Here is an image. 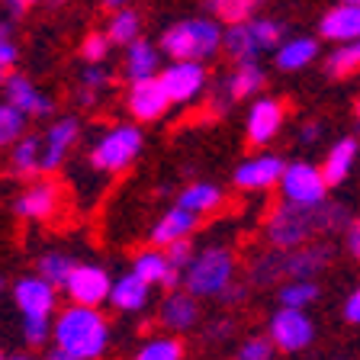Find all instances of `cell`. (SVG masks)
I'll use <instances>...</instances> for the list:
<instances>
[{
	"label": "cell",
	"mask_w": 360,
	"mask_h": 360,
	"mask_svg": "<svg viewBox=\"0 0 360 360\" xmlns=\"http://www.w3.org/2000/svg\"><path fill=\"white\" fill-rule=\"evenodd\" d=\"M171 106H174V100H171V94H167L161 75L142 77V81H129L126 112L139 122V126H142V122H158Z\"/></svg>",
	"instance_id": "12"
},
{
	"label": "cell",
	"mask_w": 360,
	"mask_h": 360,
	"mask_svg": "<svg viewBox=\"0 0 360 360\" xmlns=\"http://www.w3.org/2000/svg\"><path fill=\"white\" fill-rule=\"evenodd\" d=\"M331 264V245L309 241L300 248H274L257 255L248 264L251 286H280L286 280H319L325 267Z\"/></svg>",
	"instance_id": "2"
},
{
	"label": "cell",
	"mask_w": 360,
	"mask_h": 360,
	"mask_svg": "<svg viewBox=\"0 0 360 360\" xmlns=\"http://www.w3.org/2000/svg\"><path fill=\"white\" fill-rule=\"evenodd\" d=\"M354 4H360V0H354Z\"/></svg>",
	"instance_id": "57"
},
{
	"label": "cell",
	"mask_w": 360,
	"mask_h": 360,
	"mask_svg": "<svg viewBox=\"0 0 360 360\" xmlns=\"http://www.w3.org/2000/svg\"><path fill=\"white\" fill-rule=\"evenodd\" d=\"M319 296H322L319 280H286V283L277 286L280 306H290V309H309L319 302Z\"/></svg>",
	"instance_id": "34"
},
{
	"label": "cell",
	"mask_w": 360,
	"mask_h": 360,
	"mask_svg": "<svg viewBox=\"0 0 360 360\" xmlns=\"http://www.w3.org/2000/svg\"><path fill=\"white\" fill-rule=\"evenodd\" d=\"M196 225H200V216H196V212H190V210H184L180 202H174L171 210H167L165 216L151 225L148 241H151V245L167 248L171 241H177V238H190V235L196 232Z\"/></svg>",
	"instance_id": "26"
},
{
	"label": "cell",
	"mask_w": 360,
	"mask_h": 360,
	"mask_svg": "<svg viewBox=\"0 0 360 360\" xmlns=\"http://www.w3.org/2000/svg\"><path fill=\"white\" fill-rule=\"evenodd\" d=\"M13 306L20 315H39V319H55L58 312V286L45 280L42 274H30L13 283Z\"/></svg>",
	"instance_id": "17"
},
{
	"label": "cell",
	"mask_w": 360,
	"mask_h": 360,
	"mask_svg": "<svg viewBox=\"0 0 360 360\" xmlns=\"http://www.w3.org/2000/svg\"><path fill=\"white\" fill-rule=\"evenodd\" d=\"M0 357H4V347H0Z\"/></svg>",
	"instance_id": "56"
},
{
	"label": "cell",
	"mask_w": 360,
	"mask_h": 360,
	"mask_svg": "<svg viewBox=\"0 0 360 360\" xmlns=\"http://www.w3.org/2000/svg\"><path fill=\"white\" fill-rule=\"evenodd\" d=\"M322 235L319 206H296V202H277L264 219V238L274 248H300Z\"/></svg>",
	"instance_id": "6"
},
{
	"label": "cell",
	"mask_w": 360,
	"mask_h": 360,
	"mask_svg": "<svg viewBox=\"0 0 360 360\" xmlns=\"http://www.w3.org/2000/svg\"><path fill=\"white\" fill-rule=\"evenodd\" d=\"M177 286H184V270H180V267H171V270H167V277L165 280H161V290H177Z\"/></svg>",
	"instance_id": "50"
},
{
	"label": "cell",
	"mask_w": 360,
	"mask_h": 360,
	"mask_svg": "<svg viewBox=\"0 0 360 360\" xmlns=\"http://www.w3.org/2000/svg\"><path fill=\"white\" fill-rule=\"evenodd\" d=\"M357 158H360V142L357 139L345 135V139L331 142V148L325 151V161H322V171H325V177H328L331 187H338V184H345V180L351 177Z\"/></svg>",
	"instance_id": "28"
},
{
	"label": "cell",
	"mask_w": 360,
	"mask_h": 360,
	"mask_svg": "<svg viewBox=\"0 0 360 360\" xmlns=\"http://www.w3.org/2000/svg\"><path fill=\"white\" fill-rule=\"evenodd\" d=\"M283 122H286V106L280 103L277 97H261V94H257L245 116L248 142L255 145V148H267V145L283 132Z\"/></svg>",
	"instance_id": "14"
},
{
	"label": "cell",
	"mask_w": 360,
	"mask_h": 360,
	"mask_svg": "<svg viewBox=\"0 0 360 360\" xmlns=\"http://www.w3.org/2000/svg\"><path fill=\"white\" fill-rule=\"evenodd\" d=\"M165 251H167V261H171L174 267H180V270H187V267H190V261L196 257V248H193V241H190V238H177V241H171V245H167Z\"/></svg>",
	"instance_id": "44"
},
{
	"label": "cell",
	"mask_w": 360,
	"mask_h": 360,
	"mask_svg": "<svg viewBox=\"0 0 360 360\" xmlns=\"http://www.w3.org/2000/svg\"><path fill=\"white\" fill-rule=\"evenodd\" d=\"M61 210V187L55 180H32L13 200V216L22 222H49Z\"/></svg>",
	"instance_id": "18"
},
{
	"label": "cell",
	"mask_w": 360,
	"mask_h": 360,
	"mask_svg": "<svg viewBox=\"0 0 360 360\" xmlns=\"http://www.w3.org/2000/svg\"><path fill=\"white\" fill-rule=\"evenodd\" d=\"M0 90H4V100H10V103L26 112L30 120H49L55 112V100L26 75H13V71H10L7 84Z\"/></svg>",
	"instance_id": "19"
},
{
	"label": "cell",
	"mask_w": 360,
	"mask_h": 360,
	"mask_svg": "<svg viewBox=\"0 0 360 360\" xmlns=\"http://www.w3.org/2000/svg\"><path fill=\"white\" fill-rule=\"evenodd\" d=\"M360 71V39H347V42H335L331 55L325 58V75L341 81Z\"/></svg>",
	"instance_id": "33"
},
{
	"label": "cell",
	"mask_w": 360,
	"mask_h": 360,
	"mask_svg": "<svg viewBox=\"0 0 360 360\" xmlns=\"http://www.w3.org/2000/svg\"><path fill=\"white\" fill-rule=\"evenodd\" d=\"M112 328L100 306H81V302H68L65 309L55 312L52 325V345L49 357L55 360H94L106 354L110 347Z\"/></svg>",
	"instance_id": "1"
},
{
	"label": "cell",
	"mask_w": 360,
	"mask_h": 360,
	"mask_svg": "<svg viewBox=\"0 0 360 360\" xmlns=\"http://www.w3.org/2000/svg\"><path fill=\"white\" fill-rule=\"evenodd\" d=\"M112 49H116V45H112V39L106 36V30L103 32L94 30V32H87V36L81 39V49H77V52H81L84 61H106Z\"/></svg>",
	"instance_id": "40"
},
{
	"label": "cell",
	"mask_w": 360,
	"mask_h": 360,
	"mask_svg": "<svg viewBox=\"0 0 360 360\" xmlns=\"http://www.w3.org/2000/svg\"><path fill=\"white\" fill-rule=\"evenodd\" d=\"M81 129L84 126L75 112H68V116H58V120L49 122V129L42 132V171L45 174H55L68 161V155L81 142Z\"/></svg>",
	"instance_id": "16"
},
{
	"label": "cell",
	"mask_w": 360,
	"mask_h": 360,
	"mask_svg": "<svg viewBox=\"0 0 360 360\" xmlns=\"http://www.w3.org/2000/svg\"><path fill=\"white\" fill-rule=\"evenodd\" d=\"M0 292H4V280H0Z\"/></svg>",
	"instance_id": "55"
},
{
	"label": "cell",
	"mask_w": 360,
	"mask_h": 360,
	"mask_svg": "<svg viewBox=\"0 0 360 360\" xmlns=\"http://www.w3.org/2000/svg\"><path fill=\"white\" fill-rule=\"evenodd\" d=\"M112 81H116V75H112V68L106 61H84L81 77H77V90H75V103L81 110L100 106V97L112 87Z\"/></svg>",
	"instance_id": "25"
},
{
	"label": "cell",
	"mask_w": 360,
	"mask_h": 360,
	"mask_svg": "<svg viewBox=\"0 0 360 360\" xmlns=\"http://www.w3.org/2000/svg\"><path fill=\"white\" fill-rule=\"evenodd\" d=\"M345 248L354 261H360V219H354V222L345 229Z\"/></svg>",
	"instance_id": "47"
},
{
	"label": "cell",
	"mask_w": 360,
	"mask_h": 360,
	"mask_svg": "<svg viewBox=\"0 0 360 360\" xmlns=\"http://www.w3.org/2000/svg\"><path fill=\"white\" fill-rule=\"evenodd\" d=\"M30 116L22 110H16L10 100H0V151H10V145L26 132Z\"/></svg>",
	"instance_id": "37"
},
{
	"label": "cell",
	"mask_w": 360,
	"mask_h": 360,
	"mask_svg": "<svg viewBox=\"0 0 360 360\" xmlns=\"http://www.w3.org/2000/svg\"><path fill=\"white\" fill-rule=\"evenodd\" d=\"M222 187H216L212 180H193V184H187V187L177 193V202L184 206V210L196 212V216H210V212H216L219 206H222Z\"/></svg>",
	"instance_id": "29"
},
{
	"label": "cell",
	"mask_w": 360,
	"mask_h": 360,
	"mask_svg": "<svg viewBox=\"0 0 360 360\" xmlns=\"http://www.w3.org/2000/svg\"><path fill=\"white\" fill-rule=\"evenodd\" d=\"M161 61H165V52H161V45L151 42V39L139 36L135 42H129L122 49V77L126 81H142V77H155L161 75Z\"/></svg>",
	"instance_id": "21"
},
{
	"label": "cell",
	"mask_w": 360,
	"mask_h": 360,
	"mask_svg": "<svg viewBox=\"0 0 360 360\" xmlns=\"http://www.w3.org/2000/svg\"><path fill=\"white\" fill-rule=\"evenodd\" d=\"M61 292L68 296V302L103 306V302H110L112 277H110V270L100 267V264H77L75 274L68 277V283L61 286Z\"/></svg>",
	"instance_id": "15"
},
{
	"label": "cell",
	"mask_w": 360,
	"mask_h": 360,
	"mask_svg": "<svg viewBox=\"0 0 360 360\" xmlns=\"http://www.w3.org/2000/svg\"><path fill=\"white\" fill-rule=\"evenodd\" d=\"M267 4L270 0H202V10L229 26V22H241V20L257 16Z\"/></svg>",
	"instance_id": "31"
},
{
	"label": "cell",
	"mask_w": 360,
	"mask_h": 360,
	"mask_svg": "<svg viewBox=\"0 0 360 360\" xmlns=\"http://www.w3.org/2000/svg\"><path fill=\"white\" fill-rule=\"evenodd\" d=\"M148 300H151V283L145 277H139L132 267H129V274H122V277L112 280L110 306L116 309L120 315L142 312V309L148 306Z\"/></svg>",
	"instance_id": "24"
},
{
	"label": "cell",
	"mask_w": 360,
	"mask_h": 360,
	"mask_svg": "<svg viewBox=\"0 0 360 360\" xmlns=\"http://www.w3.org/2000/svg\"><path fill=\"white\" fill-rule=\"evenodd\" d=\"M7 167L16 180L42 177V132H22L7 151Z\"/></svg>",
	"instance_id": "23"
},
{
	"label": "cell",
	"mask_w": 360,
	"mask_h": 360,
	"mask_svg": "<svg viewBox=\"0 0 360 360\" xmlns=\"http://www.w3.org/2000/svg\"><path fill=\"white\" fill-rule=\"evenodd\" d=\"M286 39V26L270 16H251L241 22H229L225 26V42L222 52L232 61H261L267 52H274Z\"/></svg>",
	"instance_id": "5"
},
{
	"label": "cell",
	"mask_w": 360,
	"mask_h": 360,
	"mask_svg": "<svg viewBox=\"0 0 360 360\" xmlns=\"http://www.w3.org/2000/svg\"><path fill=\"white\" fill-rule=\"evenodd\" d=\"M155 322L161 325L171 335H190V331L200 328L202 322V309H200V296L187 290V286H177V290H167L161 306H158Z\"/></svg>",
	"instance_id": "13"
},
{
	"label": "cell",
	"mask_w": 360,
	"mask_h": 360,
	"mask_svg": "<svg viewBox=\"0 0 360 360\" xmlns=\"http://www.w3.org/2000/svg\"><path fill=\"white\" fill-rule=\"evenodd\" d=\"M174 264L167 261V251L161 245H151L148 241V248H142L139 255L132 257V270L139 274V277H145L151 286H161V280L167 277V270H171Z\"/></svg>",
	"instance_id": "32"
},
{
	"label": "cell",
	"mask_w": 360,
	"mask_h": 360,
	"mask_svg": "<svg viewBox=\"0 0 360 360\" xmlns=\"http://www.w3.org/2000/svg\"><path fill=\"white\" fill-rule=\"evenodd\" d=\"M267 335L277 345L280 354H302L315 341V322H312V315H309V309L280 306L277 312L270 315Z\"/></svg>",
	"instance_id": "9"
},
{
	"label": "cell",
	"mask_w": 360,
	"mask_h": 360,
	"mask_svg": "<svg viewBox=\"0 0 360 360\" xmlns=\"http://www.w3.org/2000/svg\"><path fill=\"white\" fill-rule=\"evenodd\" d=\"M77 257L75 255H68V251H45L42 257H39V274H42L45 280H52L55 286H65L68 283V277H71V274H75V267H77Z\"/></svg>",
	"instance_id": "36"
},
{
	"label": "cell",
	"mask_w": 360,
	"mask_h": 360,
	"mask_svg": "<svg viewBox=\"0 0 360 360\" xmlns=\"http://www.w3.org/2000/svg\"><path fill=\"white\" fill-rule=\"evenodd\" d=\"M319 222H322V235H345V229L354 222V212L345 202H328L319 206Z\"/></svg>",
	"instance_id": "39"
},
{
	"label": "cell",
	"mask_w": 360,
	"mask_h": 360,
	"mask_svg": "<svg viewBox=\"0 0 360 360\" xmlns=\"http://www.w3.org/2000/svg\"><path fill=\"white\" fill-rule=\"evenodd\" d=\"M248 292H251V280H248V283H238V280H232V283L219 292L216 300H219V306L235 309V306H241V302L248 300Z\"/></svg>",
	"instance_id": "45"
},
{
	"label": "cell",
	"mask_w": 360,
	"mask_h": 360,
	"mask_svg": "<svg viewBox=\"0 0 360 360\" xmlns=\"http://www.w3.org/2000/svg\"><path fill=\"white\" fill-rule=\"evenodd\" d=\"M145 148V135L139 129V122H120V126H110L94 139L87 151V165L97 174H122L139 161Z\"/></svg>",
	"instance_id": "4"
},
{
	"label": "cell",
	"mask_w": 360,
	"mask_h": 360,
	"mask_svg": "<svg viewBox=\"0 0 360 360\" xmlns=\"http://www.w3.org/2000/svg\"><path fill=\"white\" fill-rule=\"evenodd\" d=\"M235 274H238V261L232 251L222 245H206L202 251H196L190 267L184 270V286L200 300H216L235 280Z\"/></svg>",
	"instance_id": "7"
},
{
	"label": "cell",
	"mask_w": 360,
	"mask_h": 360,
	"mask_svg": "<svg viewBox=\"0 0 360 360\" xmlns=\"http://www.w3.org/2000/svg\"><path fill=\"white\" fill-rule=\"evenodd\" d=\"M345 322L347 325H360V286L345 300Z\"/></svg>",
	"instance_id": "48"
},
{
	"label": "cell",
	"mask_w": 360,
	"mask_h": 360,
	"mask_svg": "<svg viewBox=\"0 0 360 360\" xmlns=\"http://www.w3.org/2000/svg\"><path fill=\"white\" fill-rule=\"evenodd\" d=\"M315 58H319V39L312 36H290L274 49V65L286 75L306 71L309 65H315Z\"/></svg>",
	"instance_id": "27"
},
{
	"label": "cell",
	"mask_w": 360,
	"mask_h": 360,
	"mask_svg": "<svg viewBox=\"0 0 360 360\" xmlns=\"http://www.w3.org/2000/svg\"><path fill=\"white\" fill-rule=\"evenodd\" d=\"M52 325L55 319H39V315H22L20 322V338L22 345L30 347V351H49V345H52Z\"/></svg>",
	"instance_id": "38"
},
{
	"label": "cell",
	"mask_w": 360,
	"mask_h": 360,
	"mask_svg": "<svg viewBox=\"0 0 360 360\" xmlns=\"http://www.w3.org/2000/svg\"><path fill=\"white\" fill-rule=\"evenodd\" d=\"M61 4H65V0H49V7H61Z\"/></svg>",
	"instance_id": "54"
},
{
	"label": "cell",
	"mask_w": 360,
	"mask_h": 360,
	"mask_svg": "<svg viewBox=\"0 0 360 360\" xmlns=\"http://www.w3.org/2000/svg\"><path fill=\"white\" fill-rule=\"evenodd\" d=\"M235 331H238V322H235L232 315H216L210 322H202V341H206V345H222Z\"/></svg>",
	"instance_id": "41"
},
{
	"label": "cell",
	"mask_w": 360,
	"mask_h": 360,
	"mask_svg": "<svg viewBox=\"0 0 360 360\" xmlns=\"http://www.w3.org/2000/svg\"><path fill=\"white\" fill-rule=\"evenodd\" d=\"M354 116H357V122H360V97H357V103H354Z\"/></svg>",
	"instance_id": "53"
},
{
	"label": "cell",
	"mask_w": 360,
	"mask_h": 360,
	"mask_svg": "<svg viewBox=\"0 0 360 360\" xmlns=\"http://www.w3.org/2000/svg\"><path fill=\"white\" fill-rule=\"evenodd\" d=\"M161 81H165L174 106H187L210 90V71H206V61H187V58L174 61L171 58L161 68Z\"/></svg>",
	"instance_id": "10"
},
{
	"label": "cell",
	"mask_w": 360,
	"mask_h": 360,
	"mask_svg": "<svg viewBox=\"0 0 360 360\" xmlns=\"http://www.w3.org/2000/svg\"><path fill=\"white\" fill-rule=\"evenodd\" d=\"M267 84V71L261 61H235L232 71L222 77V97L219 103H238V100H255Z\"/></svg>",
	"instance_id": "20"
},
{
	"label": "cell",
	"mask_w": 360,
	"mask_h": 360,
	"mask_svg": "<svg viewBox=\"0 0 360 360\" xmlns=\"http://www.w3.org/2000/svg\"><path fill=\"white\" fill-rule=\"evenodd\" d=\"M325 135V126L322 120H309L300 126V132H296V139H300V145H319V139Z\"/></svg>",
	"instance_id": "46"
},
{
	"label": "cell",
	"mask_w": 360,
	"mask_h": 360,
	"mask_svg": "<svg viewBox=\"0 0 360 360\" xmlns=\"http://www.w3.org/2000/svg\"><path fill=\"white\" fill-rule=\"evenodd\" d=\"M184 354H187V347H184L180 335H171V331H165V335L145 338L142 347L135 351V357H139V360H180Z\"/></svg>",
	"instance_id": "35"
},
{
	"label": "cell",
	"mask_w": 360,
	"mask_h": 360,
	"mask_svg": "<svg viewBox=\"0 0 360 360\" xmlns=\"http://www.w3.org/2000/svg\"><path fill=\"white\" fill-rule=\"evenodd\" d=\"M319 36L325 42H347V39H360V4L354 0H338L335 7H328L319 20Z\"/></svg>",
	"instance_id": "22"
},
{
	"label": "cell",
	"mask_w": 360,
	"mask_h": 360,
	"mask_svg": "<svg viewBox=\"0 0 360 360\" xmlns=\"http://www.w3.org/2000/svg\"><path fill=\"white\" fill-rule=\"evenodd\" d=\"M225 42V22L216 16H184V20L165 26V32L158 36V45L165 58H187V61H210L222 52Z\"/></svg>",
	"instance_id": "3"
},
{
	"label": "cell",
	"mask_w": 360,
	"mask_h": 360,
	"mask_svg": "<svg viewBox=\"0 0 360 360\" xmlns=\"http://www.w3.org/2000/svg\"><path fill=\"white\" fill-rule=\"evenodd\" d=\"M103 30H106V36L112 39L116 49H126L129 42H135V39L142 36V13L132 7H116Z\"/></svg>",
	"instance_id": "30"
},
{
	"label": "cell",
	"mask_w": 360,
	"mask_h": 360,
	"mask_svg": "<svg viewBox=\"0 0 360 360\" xmlns=\"http://www.w3.org/2000/svg\"><path fill=\"white\" fill-rule=\"evenodd\" d=\"M274 354H280V351H277V345L270 341V335H251L248 341H241V347H238L241 360H270Z\"/></svg>",
	"instance_id": "42"
},
{
	"label": "cell",
	"mask_w": 360,
	"mask_h": 360,
	"mask_svg": "<svg viewBox=\"0 0 360 360\" xmlns=\"http://www.w3.org/2000/svg\"><path fill=\"white\" fill-rule=\"evenodd\" d=\"M103 4H106V7H112V10H116V7H129L132 0H103Z\"/></svg>",
	"instance_id": "51"
},
{
	"label": "cell",
	"mask_w": 360,
	"mask_h": 360,
	"mask_svg": "<svg viewBox=\"0 0 360 360\" xmlns=\"http://www.w3.org/2000/svg\"><path fill=\"white\" fill-rule=\"evenodd\" d=\"M328 177L312 161H286V171L280 177V196L296 206H322L328 200Z\"/></svg>",
	"instance_id": "8"
},
{
	"label": "cell",
	"mask_w": 360,
	"mask_h": 360,
	"mask_svg": "<svg viewBox=\"0 0 360 360\" xmlns=\"http://www.w3.org/2000/svg\"><path fill=\"white\" fill-rule=\"evenodd\" d=\"M16 58H20V45H16V39H13V26H10L7 20H0V65L13 71Z\"/></svg>",
	"instance_id": "43"
},
{
	"label": "cell",
	"mask_w": 360,
	"mask_h": 360,
	"mask_svg": "<svg viewBox=\"0 0 360 360\" xmlns=\"http://www.w3.org/2000/svg\"><path fill=\"white\" fill-rule=\"evenodd\" d=\"M39 0H4V7H7L10 16H22V13H30L32 7H36Z\"/></svg>",
	"instance_id": "49"
},
{
	"label": "cell",
	"mask_w": 360,
	"mask_h": 360,
	"mask_svg": "<svg viewBox=\"0 0 360 360\" xmlns=\"http://www.w3.org/2000/svg\"><path fill=\"white\" fill-rule=\"evenodd\" d=\"M286 171V161L274 151H257L238 161L232 171V184L245 193H267V190L280 187V177Z\"/></svg>",
	"instance_id": "11"
},
{
	"label": "cell",
	"mask_w": 360,
	"mask_h": 360,
	"mask_svg": "<svg viewBox=\"0 0 360 360\" xmlns=\"http://www.w3.org/2000/svg\"><path fill=\"white\" fill-rule=\"evenodd\" d=\"M7 77H10V68H4V65H0V87L7 84Z\"/></svg>",
	"instance_id": "52"
}]
</instances>
